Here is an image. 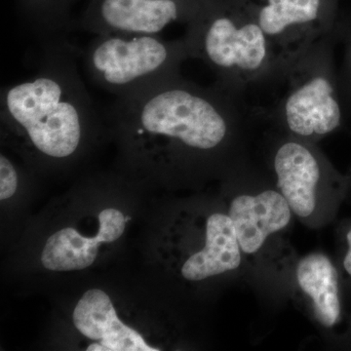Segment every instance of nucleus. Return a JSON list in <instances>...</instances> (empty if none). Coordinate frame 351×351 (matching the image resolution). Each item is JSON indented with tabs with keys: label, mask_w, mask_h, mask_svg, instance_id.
<instances>
[{
	"label": "nucleus",
	"mask_w": 351,
	"mask_h": 351,
	"mask_svg": "<svg viewBox=\"0 0 351 351\" xmlns=\"http://www.w3.org/2000/svg\"><path fill=\"white\" fill-rule=\"evenodd\" d=\"M19 184V175L8 157L0 156V199H8L15 195Z\"/></svg>",
	"instance_id": "nucleus-17"
},
{
	"label": "nucleus",
	"mask_w": 351,
	"mask_h": 351,
	"mask_svg": "<svg viewBox=\"0 0 351 351\" xmlns=\"http://www.w3.org/2000/svg\"><path fill=\"white\" fill-rule=\"evenodd\" d=\"M36 75L2 88L1 123L52 160L75 156L99 110L80 77L77 53L71 45L50 40Z\"/></svg>",
	"instance_id": "nucleus-2"
},
{
	"label": "nucleus",
	"mask_w": 351,
	"mask_h": 351,
	"mask_svg": "<svg viewBox=\"0 0 351 351\" xmlns=\"http://www.w3.org/2000/svg\"><path fill=\"white\" fill-rule=\"evenodd\" d=\"M338 82L343 108L346 113L351 114V31L346 32L343 61L338 69Z\"/></svg>",
	"instance_id": "nucleus-16"
},
{
	"label": "nucleus",
	"mask_w": 351,
	"mask_h": 351,
	"mask_svg": "<svg viewBox=\"0 0 351 351\" xmlns=\"http://www.w3.org/2000/svg\"><path fill=\"white\" fill-rule=\"evenodd\" d=\"M335 41L336 31L318 39L258 85L274 88L271 101L250 112L269 117L293 137H323L341 128L346 112L335 63Z\"/></svg>",
	"instance_id": "nucleus-4"
},
{
	"label": "nucleus",
	"mask_w": 351,
	"mask_h": 351,
	"mask_svg": "<svg viewBox=\"0 0 351 351\" xmlns=\"http://www.w3.org/2000/svg\"><path fill=\"white\" fill-rule=\"evenodd\" d=\"M188 58L182 38L110 32L96 36L85 51L84 64L95 84L119 98L179 75Z\"/></svg>",
	"instance_id": "nucleus-5"
},
{
	"label": "nucleus",
	"mask_w": 351,
	"mask_h": 351,
	"mask_svg": "<svg viewBox=\"0 0 351 351\" xmlns=\"http://www.w3.org/2000/svg\"><path fill=\"white\" fill-rule=\"evenodd\" d=\"M193 10L182 0H99L82 25L96 36L110 32L160 34L173 23L189 22Z\"/></svg>",
	"instance_id": "nucleus-7"
},
{
	"label": "nucleus",
	"mask_w": 351,
	"mask_h": 351,
	"mask_svg": "<svg viewBox=\"0 0 351 351\" xmlns=\"http://www.w3.org/2000/svg\"><path fill=\"white\" fill-rule=\"evenodd\" d=\"M246 112L241 98L216 84L201 86L179 73L119 97L108 113L136 147L210 154L233 138Z\"/></svg>",
	"instance_id": "nucleus-1"
},
{
	"label": "nucleus",
	"mask_w": 351,
	"mask_h": 351,
	"mask_svg": "<svg viewBox=\"0 0 351 351\" xmlns=\"http://www.w3.org/2000/svg\"><path fill=\"white\" fill-rule=\"evenodd\" d=\"M100 228H99L98 237L101 243H110L117 241L123 234L125 230V217L119 210L108 208L103 210L99 215Z\"/></svg>",
	"instance_id": "nucleus-15"
},
{
	"label": "nucleus",
	"mask_w": 351,
	"mask_h": 351,
	"mask_svg": "<svg viewBox=\"0 0 351 351\" xmlns=\"http://www.w3.org/2000/svg\"><path fill=\"white\" fill-rule=\"evenodd\" d=\"M128 219H130V217H125L126 223H127V221H128Z\"/></svg>",
	"instance_id": "nucleus-20"
},
{
	"label": "nucleus",
	"mask_w": 351,
	"mask_h": 351,
	"mask_svg": "<svg viewBox=\"0 0 351 351\" xmlns=\"http://www.w3.org/2000/svg\"><path fill=\"white\" fill-rule=\"evenodd\" d=\"M40 3V15H39L38 25L39 34L50 36L60 34L62 29H66V21L62 15V4L64 0H39Z\"/></svg>",
	"instance_id": "nucleus-14"
},
{
	"label": "nucleus",
	"mask_w": 351,
	"mask_h": 351,
	"mask_svg": "<svg viewBox=\"0 0 351 351\" xmlns=\"http://www.w3.org/2000/svg\"><path fill=\"white\" fill-rule=\"evenodd\" d=\"M277 186L291 210L300 217L313 214L316 189L323 175L320 159L299 141H285L274 157Z\"/></svg>",
	"instance_id": "nucleus-8"
},
{
	"label": "nucleus",
	"mask_w": 351,
	"mask_h": 351,
	"mask_svg": "<svg viewBox=\"0 0 351 351\" xmlns=\"http://www.w3.org/2000/svg\"><path fill=\"white\" fill-rule=\"evenodd\" d=\"M101 243L98 235L89 239L75 228H64L47 240L41 262L45 269L52 271L84 269L96 260Z\"/></svg>",
	"instance_id": "nucleus-13"
},
{
	"label": "nucleus",
	"mask_w": 351,
	"mask_h": 351,
	"mask_svg": "<svg viewBox=\"0 0 351 351\" xmlns=\"http://www.w3.org/2000/svg\"><path fill=\"white\" fill-rule=\"evenodd\" d=\"M88 351H106L105 346L101 345V343H93V345L88 346Z\"/></svg>",
	"instance_id": "nucleus-19"
},
{
	"label": "nucleus",
	"mask_w": 351,
	"mask_h": 351,
	"mask_svg": "<svg viewBox=\"0 0 351 351\" xmlns=\"http://www.w3.org/2000/svg\"><path fill=\"white\" fill-rule=\"evenodd\" d=\"M182 39L189 58L202 61L216 75L217 86L239 98L283 66L256 12L228 7L197 9Z\"/></svg>",
	"instance_id": "nucleus-3"
},
{
	"label": "nucleus",
	"mask_w": 351,
	"mask_h": 351,
	"mask_svg": "<svg viewBox=\"0 0 351 351\" xmlns=\"http://www.w3.org/2000/svg\"><path fill=\"white\" fill-rule=\"evenodd\" d=\"M331 0H267L256 11L283 64L335 31Z\"/></svg>",
	"instance_id": "nucleus-6"
},
{
	"label": "nucleus",
	"mask_w": 351,
	"mask_h": 351,
	"mask_svg": "<svg viewBox=\"0 0 351 351\" xmlns=\"http://www.w3.org/2000/svg\"><path fill=\"white\" fill-rule=\"evenodd\" d=\"M241 250L258 251L272 233L279 232L291 219V208L281 193L265 191L258 195H240L230 209Z\"/></svg>",
	"instance_id": "nucleus-10"
},
{
	"label": "nucleus",
	"mask_w": 351,
	"mask_h": 351,
	"mask_svg": "<svg viewBox=\"0 0 351 351\" xmlns=\"http://www.w3.org/2000/svg\"><path fill=\"white\" fill-rule=\"evenodd\" d=\"M298 282L313 302L314 313L321 324L332 328L339 322L341 302L339 274L331 261L322 254H311L298 265Z\"/></svg>",
	"instance_id": "nucleus-12"
},
{
	"label": "nucleus",
	"mask_w": 351,
	"mask_h": 351,
	"mask_svg": "<svg viewBox=\"0 0 351 351\" xmlns=\"http://www.w3.org/2000/svg\"><path fill=\"white\" fill-rule=\"evenodd\" d=\"M346 251L343 256V267L346 270V274L351 278V226L348 228L346 234Z\"/></svg>",
	"instance_id": "nucleus-18"
},
{
	"label": "nucleus",
	"mask_w": 351,
	"mask_h": 351,
	"mask_svg": "<svg viewBox=\"0 0 351 351\" xmlns=\"http://www.w3.org/2000/svg\"><path fill=\"white\" fill-rule=\"evenodd\" d=\"M240 244L230 216L214 214L208 219L206 245L182 265V274L199 281L237 269L241 262Z\"/></svg>",
	"instance_id": "nucleus-11"
},
{
	"label": "nucleus",
	"mask_w": 351,
	"mask_h": 351,
	"mask_svg": "<svg viewBox=\"0 0 351 351\" xmlns=\"http://www.w3.org/2000/svg\"><path fill=\"white\" fill-rule=\"evenodd\" d=\"M73 323L83 336L99 341L106 351H158L144 338L122 323L110 297L104 291L92 289L82 295L73 311Z\"/></svg>",
	"instance_id": "nucleus-9"
}]
</instances>
